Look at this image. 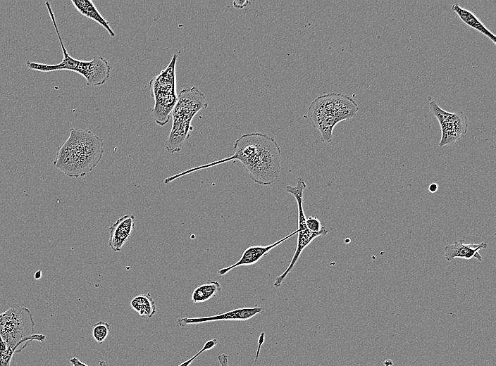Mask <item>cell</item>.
I'll return each instance as SVG.
<instances>
[{
    "instance_id": "6da1fadb",
    "label": "cell",
    "mask_w": 496,
    "mask_h": 366,
    "mask_svg": "<svg viewBox=\"0 0 496 366\" xmlns=\"http://www.w3.org/2000/svg\"><path fill=\"white\" fill-rule=\"evenodd\" d=\"M103 139L88 130L72 128L68 138L58 147L54 166L69 177L85 176L100 162Z\"/></svg>"
},
{
    "instance_id": "7a4b0ae2",
    "label": "cell",
    "mask_w": 496,
    "mask_h": 366,
    "mask_svg": "<svg viewBox=\"0 0 496 366\" xmlns=\"http://www.w3.org/2000/svg\"><path fill=\"white\" fill-rule=\"evenodd\" d=\"M357 103L350 97L331 93L316 97L310 104L307 115L312 126L318 130L323 142L332 141L333 131L340 122L354 118Z\"/></svg>"
},
{
    "instance_id": "3957f363",
    "label": "cell",
    "mask_w": 496,
    "mask_h": 366,
    "mask_svg": "<svg viewBox=\"0 0 496 366\" xmlns=\"http://www.w3.org/2000/svg\"><path fill=\"white\" fill-rule=\"evenodd\" d=\"M208 106L205 95L196 87L185 88L178 95V101L171 112L173 123L164 146L173 153L181 151L185 141L193 130L191 122L194 115Z\"/></svg>"
},
{
    "instance_id": "277c9868",
    "label": "cell",
    "mask_w": 496,
    "mask_h": 366,
    "mask_svg": "<svg viewBox=\"0 0 496 366\" xmlns=\"http://www.w3.org/2000/svg\"><path fill=\"white\" fill-rule=\"evenodd\" d=\"M35 322L30 309L13 304L0 314V339L7 348L22 351L32 341H43L45 336L35 334Z\"/></svg>"
},
{
    "instance_id": "5b68a950",
    "label": "cell",
    "mask_w": 496,
    "mask_h": 366,
    "mask_svg": "<svg viewBox=\"0 0 496 366\" xmlns=\"http://www.w3.org/2000/svg\"><path fill=\"white\" fill-rule=\"evenodd\" d=\"M177 59L178 56L173 54L167 67L149 82L151 95L154 101L150 115L159 126L168 122L178 101L175 77Z\"/></svg>"
},
{
    "instance_id": "8992f818",
    "label": "cell",
    "mask_w": 496,
    "mask_h": 366,
    "mask_svg": "<svg viewBox=\"0 0 496 366\" xmlns=\"http://www.w3.org/2000/svg\"><path fill=\"white\" fill-rule=\"evenodd\" d=\"M271 137L260 132L244 134L235 140L234 153L231 156L198 166L194 170L197 171L228 161L238 160L251 177L259 169Z\"/></svg>"
},
{
    "instance_id": "52a82bcc",
    "label": "cell",
    "mask_w": 496,
    "mask_h": 366,
    "mask_svg": "<svg viewBox=\"0 0 496 366\" xmlns=\"http://www.w3.org/2000/svg\"><path fill=\"white\" fill-rule=\"evenodd\" d=\"M306 187V182L302 178L300 177L297 179V184L295 186L287 185L285 187L286 191L294 197L297 205V240L295 251L288 267L281 274L276 277L273 283V286L275 288H278L282 285L287 275L294 267L304 249L308 246L314 239L320 236H325L328 232V229L325 227L319 232H311L307 228L306 225V217L303 208V193Z\"/></svg>"
},
{
    "instance_id": "ba28073f",
    "label": "cell",
    "mask_w": 496,
    "mask_h": 366,
    "mask_svg": "<svg viewBox=\"0 0 496 366\" xmlns=\"http://www.w3.org/2000/svg\"><path fill=\"white\" fill-rule=\"evenodd\" d=\"M430 111L435 116L441 128L440 147L454 144L467 132L468 118L461 111L450 113L442 110L435 101L429 104Z\"/></svg>"
},
{
    "instance_id": "9c48e42d",
    "label": "cell",
    "mask_w": 496,
    "mask_h": 366,
    "mask_svg": "<svg viewBox=\"0 0 496 366\" xmlns=\"http://www.w3.org/2000/svg\"><path fill=\"white\" fill-rule=\"evenodd\" d=\"M45 5L46 6V8L48 10V13L49 14V16L51 19V21L53 23L55 31L56 32L57 37L59 40V43L62 49V53H63V59L61 63L55 65H48V64H44V63H39L36 62H32L30 61H26V66L27 68L34 70H37L40 72H51V71H56V70H69V71H73L75 72L80 75L82 74L83 68H84V64H85V61H80L75 59L70 56L69 53H68L65 45L63 42L61 36L60 34L58 25L56 23V20L55 18V15L54 14V12L52 11L51 4L48 2H45Z\"/></svg>"
},
{
    "instance_id": "30bf717a",
    "label": "cell",
    "mask_w": 496,
    "mask_h": 366,
    "mask_svg": "<svg viewBox=\"0 0 496 366\" xmlns=\"http://www.w3.org/2000/svg\"><path fill=\"white\" fill-rule=\"evenodd\" d=\"M263 308L258 305L250 308H241L234 309L223 313L216 315L201 317H180L177 320V324L180 327L194 324H201L218 320H237L245 321L254 317L256 315L261 313Z\"/></svg>"
},
{
    "instance_id": "8fae6325",
    "label": "cell",
    "mask_w": 496,
    "mask_h": 366,
    "mask_svg": "<svg viewBox=\"0 0 496 366\" xmlns=\"http://www.w3.org/2000/svg\"><path fill=\"white\" fill-rule=\"evenodd\" d=\"M296 234H297V229L271 244L266 246L256 245L247 247L243 251L240 258L235 263L230 265L226 267L220 269L218 271V274H219L220 276H223L230 271L232 270L234 268H236L237 267L247 266L256 264L273 248L280 245V244H282L283 242H284L285 241H286L287 239H288Z\"/></svg>"
},
{
    "instance_id": "7c38bea8",
    "label": "cell",
    "mask_w": 496,
    "mask_h": 366,
    "mask_svg": "<svg viewBox=\"0 0 496 366\" xmlns=\"http://www.w3.org/2000/svg\"><path fill=\"white\" fill-rule=\"evenodd\" d=\"M135 216L125 215L118 218L108 227V246L113 252H118L130 237L134 228Z\"/></svg>"
},
{
    "instance_id": "4fadbf2b",
    "label": "cell",
    "mask_w": 496,
    "mask_h": 366,
    "mask_svg": "<svg viewBox=\"0 0 496 366\" xmlns=\"http://www.w3.org/2000/svg\"><path fill=\"white\" fill-rule=\"evenodd\" d=\"M487 247L488 244L484 241L477 244H465L464 239H460L445 247V258L447 261H451L455 258L466 260L476 258L481 261L482 256L479 251Z\"/></svg>"
},
{
    "instance_id": "5bb4252c",
    "label": "cell",
    "mask_w": 496,
    "mask_h": 366,
    "mask_svg": "<svg viewBox=\"0 0 496 366\" xmlns=\"http://www.w3.org/2000/svg\"><path fill=\"white\" fill-rule=\"evenodd\" d=\"M111 70L108 61L106 58L95 56L91 61H87L82 76L86 80L87 85L99 86L108 80Z\"/></svg>"
},
{
    "instance_id": "9a60e30c",
    "label": "cell",
    "mask_w": 496,
    "mask_h": 366,
    "mask_svg": "<svg viewBox=\"0 0 496 366\" xmlns=\"http://www.w3.org/2000/svg\"><path fill=\"white\" fill-rule=\"evenodd\" d=\"M73 6L86 18H90L101 25L111 37L116 36L108 22L101 15L92 1L72 0Z\"/></svg>"
},
{
    "instance_id": "2e32d148",
    "label": "cell",
    "mask_w": 496,
    "mask_h": 366,
    "mask_svg": "<svg viewBox=\"0 0 496 366\" xmlns=\"http://www.w3.org/2000/svg\"><path fill=\"white\" fill-rule=\"evenodd\" d=\"M451 9L466 25L480 32L490 39L494 44H496L495 35L483 24L475 14L462 8L457 3L452 4Z\"/></svg>"
},
{
    "instance_id": "e0dca14e",
    "label": "cell",
    "mask_w": 496,
    "mask_h": 366,
    "mask_svg": "<svg viewBox=\"0 0 496 366\" xmlns=\"http://www.w3.org/2000/svg\"><path fill=\"white\" fill-rule=\"evenodd\" d=\"M130 305L141 317H151L156 313L155 302L149 293L135 296Z\"/></svg>"
},
{
    "instance_id": "ac0fdd59",
    "label": "cell",
    "mask_w": 496,
    "mask_h": 366,
    "mask_svg": "<svg viewBox=\"0 0 496 366\" xmlns=\"http://www.w3.org/2000/svg\"><path fill=\"white\" fill-rule=\"evenodd\" d=\"M221 289V284L215 280L201 284L192 291L191 300L194 303L206 302L218 294Z\"/></svg>"
},
{
    "instance_id": "d6986e66",
    "label": "cell",
    "mask_w": 496,
    "mask_h": 366,
    "mask_svg": "<svg viewBox=\"0 0 496 366\" xmlns=\"http://www.w3.org/2000/svg\"><path fill=\"white\" fill-rule=\"evenodd\" d=\"M110 326L104 321H99L93 325L92 336L96 342L101 344L105 341L108 335Z\"/></svg>"
},
{
    "instance_id": "ffe728a7",
    "label": "cell",
    "mask_w": 496,
    "mask_h": 366,
    "mask_svg": "<svg viewBox=\"0 0 496 366\" xmlns=\"http://www.w3.org/2000/svg\"><path fill=\"white\" fill-rule=\"evenodd\" d=\"M217 343H218V341H217L216 339H213L207 341L204 343V346L202 347V348L199 351H198L192 357H191L188 360L182 362V363H180L178 366H189L193 362V360L194 359H196L200 354H202L203 352H204L206 351H208V350L213 348V347L216 346Z\"/></svg>"
},
{
    "instance_id": "44dd1931",
    "label": "cell",
    "mask_w": 496,
    "mask_h": 366,
    "mask_svg": "<svg viewBox=\"0 0 496 366\" xmlns=\"http://www.w3.org/2000/svg\"><path fill=\"white\" fill-rule=\"evenodd\" d=\"M307 228L313 232H321L324 227H321V222L317 215H311L306 219Z\"/></svg>"
},
{
    "instance_id": "7402d4cb",
    "label": "cell",
    "mask_w": 496,
    "mask_h": 366,
    "mask_svg": "<svg viewBox=\"0 0 496 366\" xmlns=\"http://www.w3.org/2000/svg\"><path fill=\"white\" fill-rule=\"evenodd\" d=\"M16 353V350L11 348H7L0 353V366H10L11 358L13 354Z\"/></svg>"
},
{
    "instance_id": "603a6c76",
    "label": "cell",
    "mask_w": 496,
    "mask_h": 366,
    "mask_svg": "<svg viewBox=\"0 0 496 366\" xmlns=\"http://www.w3.org/2000/svg\"><path fill=\"white\" fill-rule=\"evenodd\" d=\"M217 358L220 366H228V357L226 354H220Z\"/></svg>"
},
{
    "instance_id": "cb8c5ba5",
    "label": "cell",
    "mask_w": 496,
    "mask_h": 366,
    "mask_svg": "<svg viewBox=\"0 0 496 366\" xmlns=\"http://www.w3.org/2000/svg\"><path fill=\"white\" fill-rule=\"evenodd\" d=\"M69 361L71 363L72 366H89L75 357L71 358Z\"/></svg>"
},
{
    "instance_id": "d4e9b609",
    "label": "cell",
    "mask_w": 496,
    "mask_h": 366,
    "mask_svg": "<svg viewBox=\"0 0 496 366\" xmlns=\"http://www.w3.org/2000/svg\"><path fill=\"white\" fill-rule=\"evenodd\" d=\"M264 332H262V333L261 334L260 336H259V346H258V349H257V352H256V358H255V362L256 361V360H257V358H258V356H259V351H260V348H261V344L264 343Z\"/></svg>"
},
{
    "instance_id": "484cf974",
    "label": "cell",
    "mask_w": 496,
    "mask_h": 366,
    "mask_svg": "<svg viewBox=\"0 0 496 366\" xmlns=\"http://www.w3.org/2000/svg\"><path fill=\"white\" fill-rule=\"evenodd\" d=\"M438 184H435V183H432V184H430L429 185V187H428V190H429V191L431 192V193H435V192H436L437 190H438Z\"/></svg>"
},
{
    "instance_id": "4316f807",
    "label": "cell",
    "mask_w": 496,
    "mask_h": 366,
    "mask_svg": "<svg viewBox=\"0 0 496 366\" xmlns=\"http://www.w3.org/2000/svg\"><path fill=\"white\" fill-rule=\"evenodd\" d=\"M7 348L6 344L4 341L0 339V353Z\"/></svg>"
},
{
    "instance_id": "83f0119b",
    "label": "cell",
    "mask_w": 496,
    "mask_h": 366,
    "mask_svg": "<svg viewBox=\"0 0 496 366\" xmlns=\"http://www.w3.org/2000/svg\"><path fill=\"white\" fill-rule=\"evenodd\" d=\"M384 365H385V366H391L392 365V362L390 360H386L384 362Z\"/></svg>"
},
{
    "instance_id": "f1b7e54d",
    "label": "cell",
    "mask_w": 496,
    "mask_h": 366,
    "mask_svg": "<svg viewBox=\"0 0 496 366\" xmlns=\"http://www.w3.org/2000/svg\"><path fill=\"white\" fill-rule=\"evenodd\" d=\"M99 365H100V366H108V364H107V362H106V361L101 360V361L99 362Z\"/></svg>"
}]
</instances>
